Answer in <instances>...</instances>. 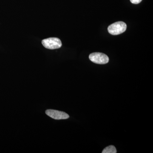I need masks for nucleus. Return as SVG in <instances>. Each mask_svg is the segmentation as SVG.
<instances>
[{
    "label": "nucleus",
    "instance_id": "6",
    "mask_svg": "<svg viewBox=\"0 0 153 153\" xmlns=\"http://www.w3.org/2000/svg\"><path fill=\"white\" fill-rule=\"evenodd\" d=\"M142 0H130L131 3L133 4H138L142 1Z\"/></svg>",
    "mask_w": 153,
    "mask_h": 153
},
{
    "label": "nucleus",
    "instance_id": "1",
    "mask_svg": "<svg viewBox=\"0 0 153 153\" xmlns=\"http://www.w3.org/2000/svg\"><path fill=\"white\" fill-rule=\"evenodd\" d=\"M127 25L123 22H115L110 25L108 28V33L112 35H118L125 32Z\"/></svg>",
    "mask_w": 153,
    "mask_h": 153
},
{
    "label": "nucleus",
    "instance_id": "5",
    "mask_svg": "<svg viewBox=\"0 0 153 153\" xmlns=\"http://www.w3.org/2000/svg\"><path fill=\"white\" fill-rule=\"evenodd\" d=\"M117 152L116 149L114 146H109L105 148L102 151V153H116Z\"/></svg>",
    "mask_w": 153,
    "mask_h": 153
},
{
    "label": "nucleus",
    "instance_id": "2",
    "mask_svg": "<svg viewBox=\"0 0 153 153\" xmlns=\"http://www.w3.org/2000/svg\"><path fill=\"white\" fill-rule=\"evenodd\" d=\"M42 44L44 47L49 49H59L62 45L60 39L57 38H50L44 39L42 41Z\"/></svg>",
    "mask_w": 153,
    "mask_h": 153
},
{
    "label": "nucleus",
    "instance_id": "4",
    "mask_svg": "<svg viewBox=\"0 0 153 153\" xmlns=\"http://www.w3.org/2000/svg\"><path fill=\"white\" fill-rule=\"evenodd\" d=\"M45 113L50 117L57 120L67 119L69 117V116L66 113L55 110H47Z\"/></svg>",
    "mask_w": 153,
    "mask_h": 153
},
{
    "label": "nucleus",
    "instance_id": "3",
    "mask_svg": "<svg viewBox=\"0 0 153 153\" xmlns=\"http://www.w3.org/2000/svg\"><path fill=\"white\" fill-rule=\"evenodd\" d=\"M89 58L91 61L97 64H106L109 61V58L107 55L100 52L91 53L89 55Z\"/></svg>",
    "mask_w": 153,
    "mask_h": 153
}]
</instances>
